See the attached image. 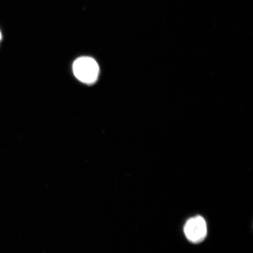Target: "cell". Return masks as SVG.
<instances>
[{
	"label": "cell",
	"instance_id": "obj_2",
	"mask_svg": "<svg viewBox=\"0 0 253 253\" xmlns=\"http://www.w3.org/2000/svg\"><path fill=\"white\" fill-rule=\"evenodd\" d=\"M184 233L190 242L199 243L203 241L207 235V223L203 217L195 216L186 221Z\"/></svg>",
	"mask_w": 253,
	"mask_h": 253
},
{
	"label": "cell",
	"instance_id": "obj_1",
	"mask_svg": "<svg viewBox=\"0 0 253 253\" xmlns=\"http://www.w3.org/2000/svg\"><path fill=\"white\" fill-rule=\"evenodd\" d=\"M73 71L79 81L86 84H93L99 77V65L90 57L83 56L79 58L73 65Z\"/></svg>",
	"mask_w": 253,
	"mask_h": 253
},
{
	"label": "cell",
	"instance_id": "obj_3",
	"mask_svg": "<svg viewBox=\"0 0 253 253\" xmlns=\"http://www.w3.org/2000/svg\"><path fill=\"white\" fill-rule=\"evenodd\" d=\"M1 38H2L1 33V31H0V41H1Z\"/></svg>",
	"mask_w": 253,
	"mask_h": 253
}]
</instances>
